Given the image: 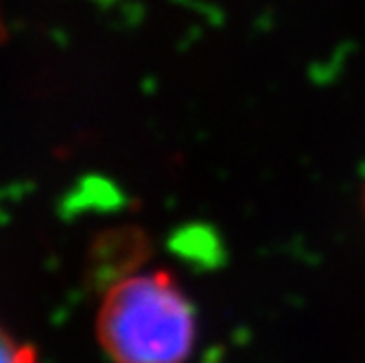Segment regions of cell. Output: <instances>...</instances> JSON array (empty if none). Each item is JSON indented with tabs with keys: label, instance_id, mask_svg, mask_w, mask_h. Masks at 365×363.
Wrapping results in <instances>:
<instances>
[{
	"label": "cell",
	"instance_id": "6da1fadb",
	"mask_svg": "<svg viewBox=\"0 0 365 363\" xmlns=\"http://www.w3.org/2000/svg\"><path fill=\"white\" fill-rule=\"evenodd\" d=\"M196 337V307L168 269L125 274L97 309V339L111 363H186Z\"/></svg>",
	"mask_w": 365,
	"mask_h": 363
},
{
	"label": "cell",
	"instance_id": "7a4b0ae2",
	"mask_svg": "<svg viewBox=\"0 0 365 363\" xmlns=\"http://www.w3.org/2000/svg\"><path fill=\"white\" fill-rule=\"evenodd\" d=\"M0 363H38L36 347L14 337L3 323H0Z\"/></svg>",
	"mask_w": 365,
	"mask_h": 363
},
{
	"label": "cell",
	"instance_id": "3957f363",
	"mask_svg": "<svg viewBox=\"0 0 365 363\" xmlns=\"http://www.w3.org/2000/svg\"><path fill=\"white\" fill-rule=\"evenodd\" d=\"M0 36H3V24H0Z\"/></svg>",
	"mask_w": 365,
	"mask_h": 363
}]
</instances>
